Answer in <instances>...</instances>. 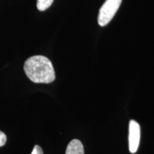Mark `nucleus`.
<instances>
[{
	"label": "nucleus",
	"instance_id": "423d86ee",
	"mask_svg": "<svg viewBox=\"0 0 154 154\" xmlns=\"http://www.w3.org/2000/svg\"><path fill=\"white\" fill-rule=\"evenodd\" d=\"M7 142V136L5 133L0 131V147L3 146Z\"/></svg>",
	"mask_w": 154,
	"mask_h": 154
},
{
	"label": "nucleus",
	"instance_id": "0eeeda50",
	"mask_svg": "<svg viewBox=\"0 0 154 154\" xmlns=\"http://www.w3.org/2000/svg\"><path fill=\"white\" fill-rule=\"evenodd\" d=\"M32 154H44L43 151H42V149L39 146L36 145L34 146L33 151L32 152Z\"/></svg>",
	"mask_w": 154,
	"mask_h": 154
},
{
	"label": "nucleus",
	"instance_id": "f257e3e1",
	"mask_svg": "<svg viewBox=\"0 0 154 154\" xmlns=\"http://www.w3.org/2000/svg\"><path fill=\"white\" fill-rule=\"evenodd\" d=\"M25 74L34 83L49 84L55 80L52 63L44 56H34L26 59L24 65Z\"/></svg>",
	"mask_w": 154,
	"mask_h": 154
},
{
	"label": "nucleus",
	"instance_id": "f03ea898",
	"mask_svg": "<svg viewBox=\"0 0 154 154\" xmlns=\"http://www.w3.org/2000/svg\"><path fill=\"white\" fill-rule=\"evenodd\" d=\"M122 0H106L99 9L98 22L101 26H104L112 20L120 7Z\"/></svg>",
	"mask_w": 154,
	"mask_h": 154
},
{
	"label": "nucleus",
	"instance_id": "20e7f679",
	"mask_svg": "<svg viewBox=\"0 0 154 154\" xmlns=\"http://www.w3.org/2000/svg\"><path fill=\"white\" fill-rule=\"evenodd\" d=\"M66 154H84V146L78 139H74L68 144Z\"/></svg>",
	"mask_w": 154,
	"mask_h": 154
},
{
	"label": "nucleus",
	"instance_id": "7ed1b4c3",
	"mask_svg": "<svg viewBox=\"0 0 154 154\" xmlns=\"http://www.w3.org/2000/svg\"><path fill=\"white\" fill-rule=\"evenodd\" d=\"M140 128L138 122L134 120H131L129 123V151L131 153H135L137 151L140 143Z\"/></svg>",
	"mask_w": 154,
	"mask_h": 154
},
{
	"label": "nucleus",
	"instance_id": "39448f33",
	"mask_svg": "<svg viewBox=\"0 0 154 154\" xmlns=\"http://www.w3.org/2000/svg\"><path fill=\"white\" fill-rule=\"evenodd\" d=\"M53 2L54 0H37L36 7L39 11H45L52 5Z\"/></svg>",
	"mask_w": 154,
	"mask_h": 154
}]
</instances>
